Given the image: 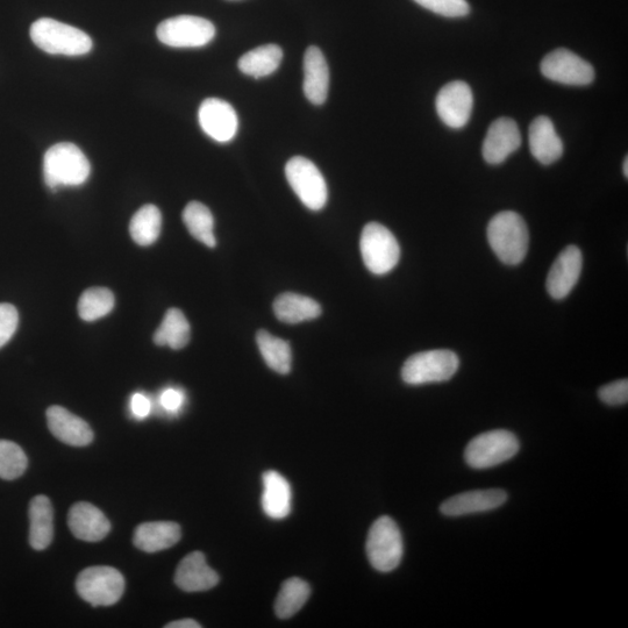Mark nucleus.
I'll return each instance as SVG.
<instances>
[{
    "mask_svg": "<svg viewBox=\"0 0 628 628\" xmlns=\"http://www.w3.org/2000/svg\"><path fill=\"white\" fill-rule=\"evenodd\" d=\"M27 466V456L16 442L0 440V478L17 480L24 475Z\"/></svg>",
    "mask_w": 628,
    "mask_h": 628,
    "instance_id": "33",
    "label": "nucleus"
},
{
    "mask_svg": "<svg viewBox=\"0 0 628 628\" xmlns=\"http://www.w3.org/2000/svg\"><path fill=\"white\" fill-rule=\"evenodd\" d=\"M519 448V440L510 431L485 432L469 442L465 460L471 468L488 469L515 458Z\"/></svg>",
    "mask_w": 628,
    "mask_h": 628,
    "instance_id": "6",
    "label": "nucleus"
},
{
    "mask_svg": "<svg viewBox=\"0 0 628 628\" xmlns=\"http://www.w3.org/2000/svg\"><path fill=\"white\" fill-rule=\"evenodd\" d=\"M415 2L447 18L466 17L470 11L467 0H415Z\"/></svg>",
    "mask_w": 628,
    "mask_h": 628,
    "instance_id": "34",
    "label": "nucleus"
},
{
    "mask_svg": "<svg viewBox=\"0 0 628 628\" xmlns=\"http://www.w3.org/2000/svg\"><path fill=\"white\" fill-rule=\"evenodd\" d=\"M506 501L508 494L502 489L468 491L447 499L441 504L440 511L447 517H462L496 510Z\"/></svg>",
    "mask_w": 628,
    "mask_h": 628,
    "instance_id": "16",
    "label": "nucleus"
},
{
    "mask_svg": "<svg viewBox=\"0 0 628 628\" xmlns=\"http://www.w3.org/2000/svg\"><path fill=\"white\" fill-rule=\"evenodd\" d=\"M19 314L13 305L0 303V348L9 342L17 331Z\"/></svg>",
    "mask_w": 628,
    "mask_h": 628,
    "instance_id": "35",
    "label": "nucleus"
},
{
    "mask_svg": "<svg viewBox=\"0 0 628 628\" xmlns=\"http://www.w3.org/2000/svg\"><path fill=\"white\" fill-rule=\"evenodd\" d=\"M162 230V214L155 205L148 204L134 214L130 233L135 244L151 246L159 239Z\"/></svg>",
    "mask_w": 628,
    "mask_h": 628,
    "instance_id": "29",
    "label": "nucleus"
},
{
    "mask_svg": "<svg viewBox=\"0 0 628 628\" xmlns=\"http://www.w3.org/2000/svg\"><path fill=\"white\" fill-rule=\"evenodd\" d=\"M181 526L173 522L141 524L134 532V545L146 553L164 551L181 540Z\"/></svg>",
    "mask_w": 628,
    "mask_h": 628,
    "instance_id": "23",
    "label": "nucleus"
},
{
    "mask_svg": "<svg viewBox=\"0 0 628 628\" xmlns=\"http://www.w3.org/2000/svg\"><path fill=\"white\" fill-rule=\"evenodd\" d=\"M583 267V255L580 248L568 246L563 249L555 260L547 277V291L554 299H563L569 296L580 280Z\"/></svg>",
    "mask_w": 628,
    "mask_h": 628,
    "instance_id": "14",
    "label": "nucleus"
},
{
    "mask_svg": "<svg viewBox=\"0 0 628 628\" xmlns=\"http://www.w3.org/2000/svg\"><path fill=\"white\" fill-rule=\"evenodd\" d=\"M163 45L174 48H199L216 37L210 20L195 16H178L162 21L156 30Z\"/></svg>",
    "mask_w": 628,
    "mask_h": 628,
    "instance_id": "10",
    "label": "nucleus"
},
{
    "mask_svg": "<svg viewBox=\"0 0 628 628\" xmlns=\"http://www.w3.org/2000/svg\"><path fill=\"white\" fill-rule=\"evenodd\" d=\"M262 508L264 513L275 520L287 518L291 512L292 491L290 484L277 471L263 474Z\"/></svg>",
    "mask_w": 628,
    "mask_h": 628,
    "instance_id": "22",
    "label": "nucleus"
},
{
    "mask_svg": "<svg viewBox=\"0 0 628 628\" xmlns=\"http://www.w3.org/2000/svg\"><path fill=\"white\" fill-rule=\"evenodd\" d=\"M285 176L306 208L312 211L325 208L328 198L327 185L316 164L303 156L292 157L285 166Z\"/></svg>",
    "mask_w": 628,
    "mask_h": 628,
    "instance_id": "9",
    "label": "nucleus"
},
{
    "mask_svg": "<svg viewBox=\"0 0 628 628\" xmlns=\"http://www.w3.org/2000/svg\"><path fill=\"white\" fill-rule=\"evenodd\" d=\"M116 304L113 292L106 288H90L78 301V313L84 321H95L109 314Z\"/></svg>",
    "mask_w": 628,
    "mask_h": 628,
    "instance_id": "32",
    "label": "nucleus"
},
{
    "mask_svg": "<svg viewBox=\"0 0 628 628\" xmlns=\"http://www.w3.org/2000/svg\"><path fill=\"white\" fill-rule=\"evenodd\" d=\"M76 589L92 606H111L124 595L125 578L112 567H90L78 575Z\"/></svg>",
    "mask_w": 628,
    "mask_h": 628,
    "instance_id": "8",
    "label": "nucleus"
},
{
    "mask_svg": "<svg viewBox=\"0 0 628 628\" xmlns=\"http://www.w3.org/2000/svg\"><path fill=\"white\" fill-rule=\"evenodd\" d=\"M488 241L497 258L508 266H517L526 258L530 234L517 212L496 214L488 225Z\"/></svg>",
    "mask_w": 628,
    "mask_h": 628,
    "instance_id": "1",
    "label": "nucleus"
},
{
    "mask_svg": "<svg viewBox=\"0 0 628 628\" xmlns=\"http://www.w3.org/2000/svg\"><path fill=\"white\" fill-rule=\"evenodd\" d=\"M256 342L267 366L278 374L287 375L292 365V352L288 341L274 337L267 331L256 334Z\"/></svg>",
    "mask_w": 628,
    "mask_h": 628,
    "instance_id": "28",
    "label": "nucleus"
},
{
    "mask_svg": "<svg viewBox=\"0 0 628 628\" xmlns=\"http://www.w3.org/2000/svg\"><path fill=\"white\" fill-rule=\"evenodd\" d=\"M131 410L135 418L145 419L151 413L152 403L145 395L135 394L132 397Z\"/></svg>",
    "mask_w": 628,
    "mask_h": 628,
    "instance_id": "38",
    "label": "nucleus"
},
{
    "mask_svg": "<svg viewBox=\"0 0 628 628\" xmlns=\"http://www.w3.org/2000/svg\"><path fill=\"white\" fill-rule=\"evenodd\" d=\"M311 595L308 583L298 577L289 578L282 584L280 594L275 602V612L278 618L288 619L301 611Z\"/></svg>",
    "mask_w": 628,
    "mask_h": 628,
    "instance_id": "30",
    "label": "nucleus"
},
{
    "mask_svg": "<svg viewBox=\"0 0 628 628\" xmlns=\"http://www.w3.org/2000/svg\"><path fill=\"white\" fill-rule=\"evenodd\" d=\"M49 431L63 444L84 447L94 440V432L82 418L77 417L62 406H51L47 410Z\"/></svg>",
    "mask_w": 628,
    "mask_h": 628,
    "instance_id": "17",
    "label": "nucleus"
},
{
    "mask_svg": "<svg viewBox=\"0 0 628 628\" xmlns=\"http://www.w3.org/2000/svg\"><path fill=\"white\" fill-rule=\"evenodd\" d=\"M366 548L370 565L378 572L390 573L401 565L403 538L395 520L378 518L370 528Z\"/></svg>",
    "mask_w": 628,
    "mask_h": 628,
    "instance_id": "4",
    "label": "nucleus"
},
{
    "mask_svg": "<svg viewBox=\"0 0 628 628\" xmlns=\"http://www.w3.org/2000/svg\"><path fill=\"white\" fill-rule=\"evenodd\" d=\"M528 141L534 159L545 166L558 161L563 154L562 140L548 117L540 116L533 120L528 131Z\"/></svg>",
    "mask_w": 628,
    "mask_h": 628,
    "instance_id": "21",
    "label": "nucleus"
},
{
    "mask_svg": "<svg viewBox=\"0 0 628 628\" xmlns=\"http://www.w3.org/2000/svg\"><path fill=\"white\" fill-rule=\"evenodd\" d=\"M435 107L442 123L458 130L468 124L473 113V91L466 82L448 83L439 91Z\"/></svg>",
    "mask_w": 628,
    "mask_h": 628,
    "instance_id": "12",
    "label": "nucleus"
},
{
    "mask_svg": "<svg viewBox=\"0 0 628 628\" xmlns=\"http://www.w3.org/2000/svg\"><path fill=\"white\" fill-rule=\"evenodd\" d=\"M540 69L548 80L574 87H584L595 80L594 67L565 48L555 49L546 55Z\"/></svg>",
    "mask_w": 628,
    "mask_h": 628,
    "instance_id": "11",
    "label": "nucleus"
},
{
    "mask_svg": "<svg viewBox=\"0 0 628 628\" xmlns=\"http://www.w3.org/2000/svg\"><path fill=\"white\" fill-rule=\"evenodd\" d=\"M198 119L202 130L221 144L232 141L239 130L237 112L223 99H205L199 107Z\"/></svg>",
    "mask_w": 628,
    "mask_h": 628,
    "instance_id": "13",
    "label": "nucleus"
},
{
    "mask_svg": "<svg viewBox=\"0 0 628 628\" xmlns=\"http://www.w3.org/2000/svg\"><path fill=\"white\" fill-rule=\"evenodd\" d=\"M35 46L52 55L81 56L90 53L92 40L78 28L51 18H42L31 26Z\"/></svg>",
    "mask_w": 628,
    "mask_h": 628,
    "instance_id": "3",
    "label": "nucleus"
},
{
    "mask_svg": "<svg viewBox=\"0 0 628 628\" xmlns=\"http://www.w3.org/2000/svg\"><path fill=\"white\" fill-rule=\"evenodd\" d=\"M167 628H201L202 625L198 624L194 619H182L177 622L170 623Z\"/></svg>",
    "mask_w": 628,
    "mask_h": 628,
    "instance_id": "39",
    "label": "nucleus"
},
{
    "mask_svg": "<svg viewBox=\"0 0 628 628\" xmlns=\"http://www.w3.org/2000/svg\"><path fill=\"white\" fill-rule=\"evenodd\" d=\"M184 394L177 389H167L161 395L162 408L170 413L180 411L184 404Z\"/></svg>",
    "mask_w": 628,
    "mask_h": 628,
    "instance_id": "37",
    "label": "nucleus"
},
{
    "mask_svg": "<svg viewBox=\"0 0 628 628\" xmlns=\"http://www.w3.org/2000/svg\"><path fill=\"white\" fill-rule=\"evenodd\" d=\"M601 401L611 406L624 405L628 402V381L619 380L604 385L598 391Z\"/></svg>",
    "mask_w": 628,
    "mask_h": 628,
    "instance_id": "36",
    "label": "nucleus"
},
{
    "mask_svg": "<svg viewBox=\"0 0 628 628\" xmlns=\"http://www.w3.org/2000/svg\"><path fill=\"white\" fill-rule=\"evenodd\" d=\"M304 94L313 105H323L330 89V69L323 52L316 46L308 48L304 56Z\"/></svg>",
    "mask_w": 628,
    "mask_h": 628,
    "instance_id": "20",
    "label": "nucleus"
},
{
    "mask_svg": "<svg viewBox=\"0 0 628 628\" xmlns=\"http://www.w3.org/2000/svg\"><path fill=\"white\" fill-rule=\"evenodd\" d=\"M460 366L458 355L447 349L421 352L405 361L402 378L410 385L441 383L451 380Z\"/></svg>",
    "mask_w": 628,
    "mask_h": 628,
    "instance_id": "5",
    "label": "nucleus"
},
{
    "mask_svg": "<svg viewBox=\"0 0 628 628\" xmlns=\"http://www.w3.org/2000/svg\"><path fill=\"white\" fill-rule=\"evenodd\" d=\"M522 145V134L515 120L499 118L489 127L483 142L482 153L489 164H501L518 151Z\"/></svg>",
    "mask_w": 628,
    "mask_h": 628,
    "instance_id": "15",
    "label": "nucleus"
},
{
    "mask_svg": "<svg viewBox=\"0 0 628 628\" xmlns=\"http://www.w3.org/2000/svg\"><path fill=\"white\" fill-rule=\"evenodd\" d=\"M183 221L196 240L210 248L217 246L213 233L214 219L208 206L199 202L189 203L183 211Z\"/></svg>",
    "mask_w": 628,
    "mask_h": 628,
    "instance_id": "31",
    "label": "nucleus"
},
{
    "mask_svg": "<svg viewBox=\"0 0 628 628\" xmlns=\"http://www.w3.org/2000/svg\"><path fill=\"white\" fill-rule=\"evenodd\" d=\"M90 173L87 156L74 144H56L45 154L44 178L48 188L78 187L88 181Z\"/></svg>",
    "mask_w": 628,
    "mask_h": 628,
    "instance_id": "2",
    "label": "nucleus"
},
{
    "mask_svg": "<svg viewBox=\"0 0 628 628\" xmlns=\"http://www.w3.org/2000/svg\"><path fill=\"white\" fill-rule=\"evenodd\" d=\"M219 580V575L206 563L201 552L185 556L175 574L177 587L185 592L208 591L216 587Z\"/></svg>",
    "mask_w": 628,
    "mask_h": 628,
    "instance_id": "19",
    "label": "nucleus"
},
{
    "mask_svg": "<svg viewBox=\"0 0 628 628\" xmlns=\"http://www.w3.org/2000/svg\"><path fill=\"white\" fill-rule=\"evenodd\" d=\"M283 60V51L277 45H264L241 56L238 67L241 73L254 78L274 74Z\"/></svg>",
    "mask_w": 628,
    "mask_h": 628,
    "instance_id": "26",
    "label": "nucleus"
},
{
    "mask_svg": "<svg viewBox=\"0 0 628 628\" xmlns=\"http://www.w3.org/2000/svg\"><path fill=\"white\" fill-rule=\"evenodd\" d=\"M360 248L363 262L375 275L390 273L401 259V247L395 235L378 223H369L363 228Z\"/></svg>",
    "mask_w": 628,
    "mask_h": 628,
    "instance_id": "7",
    "label": "nucleus"
},
{
    "mask_svg": "<svg viewBox=\"0 0 628 628\" xmlns=\"http://www.w3.org/2000/svg\"><path fill=\"white\" fill-rule=\"evenodd\" d=\"M274 312L282 323L294 325L318 318L321 306L310 297L285 292L276 298Z\"/></svg>",
    "mask_w": 628,
    "mask_h": 628,
    "instance_id": "25",
    "label": "nucleus"
},
{
    "mask_svg": "<svg viewBox=\"0 0 628 628\" xmlns=\"http://www.w3.org/2000/svg\"><path fill=\"white\" fill-rule=\"evenodd\" d=\"M190 337L191 327L187 317L181 310L170 309L154 334V342L157 346H169L178 351L189 344Z\"/></svg>",
    "mask_w": 628,
    "mask_h": 628,
    "instance_id": "27",
    "label": "nucleus"
},
{
    "mask_svg": "<svg viewBox=\"0 0 628 628\" xmlns=\"http://www.w3.org/2000/svg\"><path fill=\"white\" fill-rule=\"evenodd\" d=\"M623 170H624V175L627 178L628 177V157H625Z\"/></svg>",
    "mask_w": 628,
    "mask_h": 628,
    "instance_id": "40",
    "label": "nucleus"
},
{
    "mask_svg": "<svg viewBox=\"0 0 628 628\" xmlns=\"http://www.w3.org/2000/svg\"><path fill=\"white\" fill-rule=\"evenodd\" d=\"M53 518L51 499L44 495L34 497L30 504V544L35 551H44L52 544Z\"/></svg>",
    "mask_w": 628,
    "mask_h": 628,
    "instance_id": "24",
    "label": "nucleus"
},
{
    "mask_svg": "<svg viewBox=\"0 0 628 628\" xmlns=\"http://www.w3.org/2000/svg\"><path fill=\"white\" fill-rule=\"evenodd\" d=\"M68 526L77 539L97 542L107 537L111 524L104 513L87 502L76 503L70 509Z\"/></svg>",
    "mask_w": 628,
    "mask_h": 628,
    "instance_id": "18",
    "label": "nucleus"
}]
</instances>
